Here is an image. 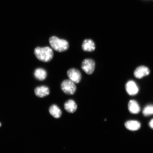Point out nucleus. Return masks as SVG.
Masks as SVG:
<instances>
[{
  "label": "nucleus",
  "mask_w": 153,
  "mask_h": 153,
  "mask_svg": "<svg viewBox=\"0 0 153 153\" xmlns=\"http://www.w3.org/2000/svg\"><path fill=\"white\" fill-rule=\"evenodd\" d=\"M34 53L38 60L44 62H49L53 57V50L48 47L36 48Z\"/></svg>",
  "instance_id": "1"
},
{
  "label": "nucleus",
  "mask_w": 153,
  "mask_h": 153,
  "mask_svg": "<svg viewBox=\"0 0 153 153\" xmlns=\"http://www.w3.org/2000/svg\"><path fill=\"white\" fill-rule=\"evenodd\" d=\"M49 42L52 48L59 52H64L68 50L70 47L69 44L66 40L59 39L55 36L50 38Z\"/></svg>",
  "instance_id": "2"
},
{
  "label": "nucleus",
  "mask_w": 153,
  "mask_h": 153,
  "mask_svg": "<svg viewBox=\"0 0 153 153\" xmlns=\"http://www.w3.org/2000/svg\"><path fill=\"white\" fill-rule=\"evenodd\" d=\"M61 87L62 91L68 95H74L76 90L75 84L70 79L64 80L61 84Z\"/></svg>",
  "instance_id": "3"
},
{
  "label": "nucleus",
  "mask_w": 153,
  "mask_h": 153,
  "mask_svg": "<svg viewBox=\"0 0 153 153\" xmlns=\"http://www.w3.org/2000/svg\"><path fill=\"white\" fill-rule=\"evenodd\" d=\"M95 67L94 61L91 59H86L82 62L81 68L84 72L90 75L94 71Z\"/></svg>",
  "instance_id": "4"
},
{
  "label": "nucleus",
  "mask_w": 153,
  "mask_h": 153,
  "mask_svg": "<svg viewBox=\"0 0 153 153\" xmlns=\"http://www.w3.org/2000/svg\"><path fill=\"white\" fill-rule=\"evenodd\" d=\"M67 74L69 79L74 83H79L81 81L82 76L79 70L74 68L69 70L67 72Z\"/></svg>",
  "instance_id": "5"
},
{
  "label": "nucleus",
  "mask_w": 153,
  "mask_h": 153,
  "mask_svg": "<svg viewBox=\"0 0 153 153\" xmlns=\"http://www.w3.org/2000/svg\"><path fill=\"white\" fill-rule=\"evenodd\" d=\"M150 71L148 68L145 66H140L136 68L134 72V75L136 78L140 79L143 76L149 75Z\"/></svg>",
  "instance_id": "6"
},
{
  "label": "nucleus",
  "mask_w": 153,
  "mask_h": 153,
  "mask_svg": "<svg viewBox=\"0 0 153 153\" xmlns=\"http://www.w3.org/2000/svg\"><path fill=\"white\" fill-rule=\"evenodd\" d=\"M126 88L127 93L131 95L137 94L139 91L138 88L136 84L132 81L127 82L126 85Z\"/></svg>",
  "instance_id": "7"
},
{
  "label": "nucleus",
  "mask_w": 153,
  "mask_h": 153,
  "mask_svg": "<svg viewBox=\"0 0 153 153\" xmlns=\"http://www.w3.org/2000/svg\"><path fill=\"white\" fill-rule=\"evenodd\" d=\"M35 94L39 97H43L48 95L50 94L49 88L47 86H41L36 88L34 90Z\"/></svg>",
  "instance_id": "8"
},
{
  "label": "nucleus",
  "mask_w": 153,
  "mask_h": 153,
  "mask_svg": "<svg viewBox=\"0 0 153 153\" xmlns=\"http://www.w3.org/2000/svg\"><path fill=\"white\" fill-rule=\"evenodd\" d=\"M95 43L91 39H86L84 40L82 45L83 50L88 52H92L95 49Z\"/></svg>",
  "instance_id": "9"
},
{
  "label": "nucleus",
  "mask_w": 153,
  "mask_h": 153,
  "mask_svg": "<svg viewBox=\"0 0 153 153\" xmlns=\"http://www.w3.org/2000/svg\"><path fill=\"white\" fill-rule=\"evenodd\" d=\"M65 109L69 113H74L77 109V106L74 100L70 99L65 103L64 105Z\"/></svg>",
  "instance_id": "10"
},
{
  "label": "nucleus",
  "mask_w": 153,
  "mask_h": 153,
  "mask_svg": "<svg viewBox=\"0 0 153 153\" xmlns=\"http://www.w3.org/2000/svg\"><path fill=\"white\" fill-rule=\"evenodd\" d=\"M50 114L55 118H59L62 115V112L60 108L56 105H53L49 108Z\"/></svg>",
  "instance_id": "11"
},
{
  "label": "nucleus",
  "mask_w": 153,
  "mask_h": 153,
  "mask_svg": "<svg viewBox=\"0 0 153 153\" xmlns=\"http://www.w3.org/2000/svg\"><path fill=\"white\" fill-rule=\"evenodd\" d=\"M34 76L36 79L39 81H43L46 79L47 76V71L42 68L36 69L34 72Z\"/></svg>",
  "instance_id": "12"
},
{
  "label": "nucleus",
  "mask_w": 153,
  "mask_h": 153,
  "mask_svg": "<svg viewBox=\"0 0 153 153\" xmlns=\"http://www.w3.org/2000/svg\"><path fill=\"white\" fill-rule=\"evenodd\" d=\"M127 128L130 131H135L138 130L140 127V124L136 120H129L126 122L125 124Z\"/></svg>",
  "instance_id": "13"
},
{
  "label": "nucleus",
  "mask_w": 153,
  "mask_h": 153,
  "mask_svg": "<svg viewBox=\"0 0 153 153\" xmlns=\"http://www.w3.org/2000/svg\"><path fill=\"white\" fill-rule=\"evenodd\" d=\"M128 109L130 112L133 114H137L140 111V108L136 101L131 100L128 104Z\"/></svg>",
  "instance_id": "14"
},
{
  "label": "nucleus",
  "mask_w": 153,
  "mask_h": 153,
  "mask_svg": "<svg viewBox=\"0 0 153 153\" xmlns=\"http://www.w3.org/2000/svg\"><path fill=\"white\" fill-rule=\"evenodd\" d=\"M143 114L146 116L153 114V105H149L145 107L143 109Z\"/></svg>",
  "instance_id": "15"
},
{
  "label": "nucleus",
  "mask_w": 153,
  "mask_h": 153,
  "mask_svg": "<svg viewBox=\"0 0 153 153\" xmlns=\"http://www.w3.org/2000/svg\"><path fill=\"white\" fill-rule=\"evenodd\" d=\"M149 126H150V127L153 129V119L151 120L149 123Z\"/></svg>",
  "instance_id": "16"
},
{
  "label": "nucleus",
  "mask_w": 153,
  "mask_h": 153,
  "mask_svg": "<svg viewBox=\"0 0 153 153\" xmlns=\"http://www.w3.org/2000/svg\"><path fill=\"white\" fill-rule=\"evenodd\" d=\"M1 123H0V127H1Z\"/></svg>",
  "instance_id": "17"
}]
</instances>
